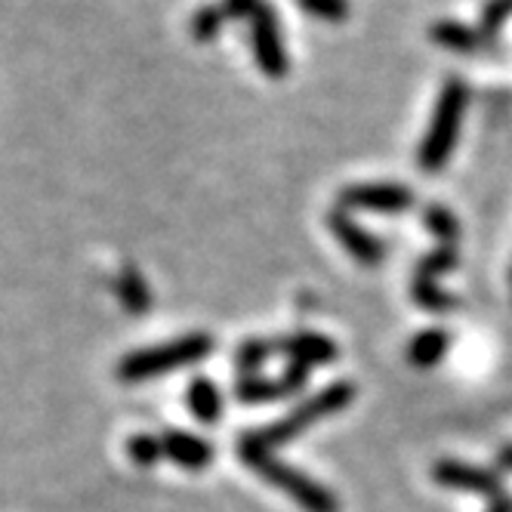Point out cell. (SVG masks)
I'll return each mask as SVG.
<instances>
[{
    "label": "cell",
    "mask_w": 512,
    "mask_h": 512,
    "mask_svg": "<svg viewBox=\"0 0 512 512\" xmlns=\"http://www.w3.org/2000/svg\"><path fill=\"white\" fill-rule=\"evenodd\" d=\"M226 13H223V4H204V7H198L195 10V16H192V38L198 41V44H210V41H216L219 34H223V28H226Z\"/></svg>",
    "instance_id": "e0dca14e"
},
{
    "label": "cell",
    "mask_w": 512,
    "mask_h": 512,
    "mask_svg": "<svg viewBox=\"0 0 512 512\" xmlns=\"http://www.w3.org/2000/svg\"><path fill=\"white\" fill-rule=\"evenodd\" d=\"M294 4L300 7V13L331 25H340L352 16V0H294Z\"/></svg>",
    "instance_id": "d6986e66"
},
{
    "label": "cell",
    "mask_w": 512,
    "mask_h": 512,
    "mask_svg": "<svg viewBox=\"0 0 512 512\" xmlns=\"http://www.w3.org/2000/svg\"><path fill=\"white\" fill-rule=\"evenodd\" d=\"M278 352L287 355L290 361H297V364H306V368H318V364H331L337 361V343L334 340H327L321 334H290L284 340H275Z\"/></svg>",
    "instance_id": "30bf717a"
},
{
    "label": "cell",
    "mask_w": 512,
    "mask_h": 512,
    "mask_svg": "<svg viewBox=\"0 0 512 512\" xmlns=\"http://www.w3.org/2000/svg\"><path fill=\"white\" fill-rule=\"evenodd\" d=\"M235 398L247 408H256V405H275L278 398H287V392L281 386V377L272 380L263 374H253V377H241L235 383Z\"/></svg>",
    "instance_id": "4fadbf2b"
},
{
    "label": "cell",
    "mask_w": 512,
    "mask_h": 512,
    "mask_svg": "<svg viewBox=\"0 0 512 512\" xmlns=\"http://www.w3.org/2000/svg\"><path fill=\"white\" fill-rule=\"evenodd\" d=\"M161 451L167 460H173L182 469H207L213 463V445H207L204 438L192 435V432H179V429H167L161 435Z\"/></svg>",
    "instance_id": "9c48e42d"
},
{
    "label": "cell",
    "mask_w": 512,
    "mask_h": 512,
    "mask_svg": "<svg viewBox=\"0 0 512 512\" xmlns=\"http://www.w3.org/2000/svg\"><path fill=\"white\" fill-rule=\"evenodd\" d=\"M488 512H512V497H509V494H503V497L491 500Z\"/></svg>",
    "instance_id": "484cf974"
},
{
    "label": "cell",
    "mask_w": 512,
    "mask_h": 512,
    "mask_svg": "<svg viewBox=\"0 0 512 512\" xmlns=\"http://www.w3.org/2000/svg\"><path fill=\"white\" fill-rule=\"evenodd\" d=\"M278 352L275 343L269 340H247L238 352H235V368L241 377H253V374H260L263 371V364Z\"/></svg>",
    "instance_id": "ac0fdd59"
},
{
    "label": "cell",
    "mask_w": 512,
    "mask_h": 512,
    "mask_svg": "<svg viewBox=\"0 0 512 512\" xmlns=\"http://www.w3.org/2000/svg\"><path fill=\"white\" fill-rule=\"evenodd\" d=\"M115 287H118V297H121V303H124L127 312H133V315L149 312V306H152L149 284L142 281V275L136 269H124Z\"/></svg>",
    "instance_id": "9a60e30c"
},
{
    "label": "cell",
    "mask_w": 512,
    "mask_h": 512,
    "mask_svg": "<svg viewBox=\"0 0 512 512\" xmlns=\"http://www.w3.org/2000/svg\"><path fill=\"white\" fill-rule=\"evenodd\" d=\"M466 105H469V87L463 78H448L442 84V93L435 99V112L429 118V127L420 139L417 149V164L426 173H438L454 155L457 142H460V127L466 118Z\"/></svg>",
    "instance_id": "7a4b0ae2"
},
{
    "label": "cell",
    "mask_w": 512,
    "mask_h": 512,
    "mask_svg": "<svg viewBox=\"0 0 512 512\" xmlns=\"http://www.w3.org/2000/svg\"><path fill=\"white\" fill-rule=\"evenodd\" d=\"M457 250L454 247H438V250H432L426 260L417 266V275H414V281H432L435 284V278L442 275V272H448V269H454L457 266Z\"/></svg>",
    "instance_id": "44dd1931"
},
{
    "label": "cell",
    "mask_w": 512,
    "mask_h": 512,
    "mask_svg": "<svg viewBox=\"0 0 512 512\" xmlns=\"http://www.w3.org/2000/svg\"><path fill=\"white\" fill-rule=\"evenodd\" d=\"M337 201L349 213L364 210V213L395 216V213H408L417 204V195L408 186H398V182H355V186H346L340 192Z\"/></svg>",
    "instance_id": "8992f818"
},
{
    "label": "cell",
    "mask_w": 512,
    "mask_h": 512,
    "mask_svg": "<svg viewBox=\"0 0 512 512\" xmlns=\"http://www.w3.org/2000/svg\"><path fill=\"white\" fill-rule=\"evenodd\" d=\"M309 371H312V368H306V364L290 361V368H287L284 377H281V386H284L287 398H290V395H297V392L309 383Z\"/></svg>",
    "instance_id": "cb8c5ba5"
},
{
    "label": "cell",
    "mask_w": 512,
    "mask_h": 512,
    "mask_svg": "<svg viewBox=\"0 0 512 512\" xmlns=\"http://www.w3.org/2000/svg\"><path fill=\"white\" fill-rule=\"evenodd\" d=\"M352 401H355V386L346 383V380H340V383L324 386L318 395L300 401V405H297L294 411H290L284 420H278V423H272V426H266V429H260V432H250V435H253L263 448L272 451V448H278V445L294 442L297 435H303V432H306L309 426H315L318 420L334 417V414L346 411V408L352 405Z\"/></svg>",
    "instance_id": "3957f363"
},
{
    "label": "cell",
    "mask_w": 512,
    "mask_h": 512,
    "mask_svg": "<svg viewBox=\"0 0 512 512\" xmlns=\"http://www.w3.org/2000/svg\"><path fill=\"white\" fill-rule=\"evenodd\" d=\"M127 457H130L133 463H139V466H152V463H158V460L164 457V451H161V438L145 435V432L130 435V438H127Z\"/></svg>",
    "instance_id": "7402d4cb"
},
{
    "label": "cell",
    "mask_w": 512,
    "mask_h": 512,
    "mask_svg": "<svg viewBox=\"0 0 512 512\" xmlns=\"http://www.w3.org/2000/svg\"><path fill=\"white\" fill-rule=\"evenodd\" d=\"M423 226L442 241V247H454L460 241V219L445 204H429L423 210Z\"/></svg>",
    "instance_id": "2e32d148"
},
{
    "label": "cell",
    "mask_w": 512,
    "mask_h": 512,
    "mask_svg": "<svg viewBox=\"0 0 512 512\" xmlns=\"http://www.w3.org/2000/svg\"><path fill=\"white\" fill-rule=\"evenodd\" d=\"M210 352H213V337L189 334V337H179V340H170L161 346L130 352L118 364V377L124 383H145V380H155L161 374H170L176 368H186V364H195V361L207 358Z\"/></svg>",
    "instance_id": "277c9868"
},
{
    "label": "cell",
    "mask_w": 512,
    "mask_h": 512,
    "mask_svg": "<svg viewBox=\"0 0 512 512\" xmlns=\"http://www.w3.org/2000/svg\"><path fill=\"white\" fill-rule=\"evenodd\" d=\"M448 346H451V337L445 331H435V327H432V331H423V334H417L411 340L408 361L414 364V368H420V371H429V368H435V364L445 361Z\"/></svg>",
    "instance_id": "7c38bea8"
},
{
    "label": "cell",
    "mask_w": 512,
    "mask_h": 512,
    "mask_svg": "<svg viewBox=\"0 0 512 512\" xmlns=\"http://www.w3.org/2000/svg\"><path fill=\"white\" fill-rule=\"evenodd\" d=\"M327 229H331V235L346 247V253L352 256L355 263H361V266H377V263H383V256H386L383 241L374 238L371 232H364L355 223V219H352L349 210L337 207V210L327 213Z\"/></svg>",
    "instance_id": "ba28073f"
},
{
    "label": "cell",
    "mask_w": 512,
    "mask_h": 512,
    "mask_svg": "<svg viewBox=\"0 0 512 512\" xmlns=\"http://www.w3.org/2000/svg\"><path fill=\"white\" fill-rule=\"evenodd\" d=\"M266 0H223V13L226 19H253Z\"/></svg>",
    "instance_id": "d4e9b609"
},
{
    "label": "cell",
    "mask_w": 512,
    "mask_h": 512,
    "mask_svg": "<svg viewBox=\"0 0 512 512\" xmlns=\"http://www.w3.org/2000/svg\"><path fill=\"white\" fill-rule=\"evenodd\" d=\"M432 479L445 488L454 491H466V494H482V497H503V485H500V475L494 469H482V466H472L463 460H438L432 469Z\"/></svg>",
    "instance_id": "52a82bcc"
},
{
    "label": "cell",
    "mask_w": 512,
    "mask_h": 512,
    "mask_svg": "<svg viewBox=\"0 0 512 512\" xmlns=\"http://www.w3.org/2000/svg\"><path fill=\"white\" fill-rule=\"evenodd\" d=\"M189 411L201 423H216L219 417H223V395H219V389L210 380L198 377L189 386Z\"/></svg>",
    "instance_id": "5bb4252c"
},
{
    "label": "cell",
    "mask_w": 512,
    "mask_h": 512,
    "mask_svg": "<svg viewBox=\"0 0 512 512\" xmlns=\"http://www.w3.org/2000/svg\"><path fill=\"white\" fill-rule=\"evenodd\" d=\"M497 469L512 472V445H509V448H503V451L497 454Z\"/></svg>",
    "instance_id": "4316f807"
},
{
    "label": "cell",
    "mask_w": 512,
    "mask_h": 512,
    "mask_svg": "<svg viewBox=\"0 0 512 512\" xmlns=\"http://www.w3.org/2000/svg\"><path fill=\"white\" fill-rule=\"evenodd\" d=\"M250 50H253V62L260 65L263 75H269L272 81L287 78V71H290L287 41H284L278 13L269 0L250 19Z\"/></svg>",
    "instance_id": "5b68a950"
},
{
    "label": "cell",
    "mask_w": 512,
    "mask_h": 512,
    "mask_svg": "<svg viewBox=\"0 0 512 512\" xmlns=\"http://www.w3.org/2000/svg\"><path fill=\"white\" fill-rule=\"evenodd\" d=\"M429 41H435L438 47H445L451 53H479V50H488L494 44V38L482 28H472V25H463L457 19H442L429 28Z\"/></svg>",
    "instance_id": "8fae6325"
},
{
    "label": "cell",
    "mask_w": 512,
    "mask_h": 512,
    "mask_svg": "<svg viewBox=\"0 0 512 512\" xmlns=\"http://www.w3.org/2000/svg\"><path fill=\"white\" fill-rule=\"evenodd\" d=\"M238 457H241L256 475H260L263 482H269L272 488L284 491L300 509H306V512H340L337 494H331L324 485H318L315 479L303 475L300 469L281 463L269 448H263L260 442H256L253 435H244V438H241Z\"/></svg>",
    "instance_id": "6da1fadb"
},
{
    "label": "cell",
    "mask_w": 512,
    "mask_h": 512,
    "mask_svg": "<svg viewBox=\"0 0 512 512\" xmlns=\"http://www.w3.org/2000/svg\"><path fill=\"white\" fill-rule=\"evenodd\" d=\"M411 297L426 312H451V309H457V300L451 294H445V290H438L432 281H414Z\"/></svg>",
    "instance_id": "ffe728a7"
},
{
    "label": "cell",
    "mask_w": 512,
    "mask_h": 512,
    "mask_svg": "<svg viewBox=\"0 0 512 512\" xmlns=\"http://www.w3.org/2000/svg\"><path fill=\"white\" fill-rule=\"evenodd\" d=\"M512 19V0H488L482 7V19H479V28L488 34V38H497L500 28Z\"/></svg>",
    "instance_id": "603a6c76"
}]
</instances>
